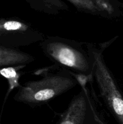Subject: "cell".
Segmentation results:
<instances>
[{
    "label": "cell",
    "instance_id": "cell-8",
    "mask_svg": "<svg viewBox=\"0 0 123 124\" xmlns=\"http://www.w3.org/2000/svg\"><path fill=\"white\" fill-rule=\"evenodd\" d=\"M99 9L103 13L105 18L113 19L121 15L123 4L118 0H93Z\"/></svg>",
    "mask_w": 123,
    "mask_h": 124
},
{
    "label": "cell",
    "instance_id": "cell-9",
    "mask_svg": "<svg viewBox=\"0 0 123 124\" xmlns=\"http://www.w3.org/2000/svg\"><path fill=\"white\" fill-rule=\"evenodd\" d=\"M25 67L26 66H13L0 69V76L7 80L9 87L6 99L12 90L20 87L19 79L20 78V73L19 70Z\"/></svg>",
    "mask_w": 123,
    "mask_h": 124
},
{
    "label": "cell",
    "instance_id": "cell-2",
    "mask_svg": "<svg viewBox=\"0 0 123 124\" xmlns=\"http://www.w3.org/2000/svg\"><path fill=\"white\" fill-rule=\"evenodd\" d=\"M35 74L42 77L20 85L13 97L16 102L37 107L79 85L76 74L55 65L40 69Z\"/></svg>",
    "mask_w": 123,
    "mask_h": 124
},
{
    "label": "cell",
    "instance_id": "cell-6",
    "mask_svg": "<svg viewBox=\"0 0 123 124\" xmlns=\"http://www.w3.org/2000/svg\"><path fill=\"white\" fill-rule=\"evenodd\" d=\"M35 58L19 48L0 46V69L13 66H26L33 62Z\"/></svg>",
    "mask_w": 123,
    "mask_h": 124
},
{
    "label": "cell",
    "instance_id": "cell-5",
    "mask_svg": "<svg viewBox=\"0 0 123 124\" xmlns=\"http://www.w3.org/2000/svg\"><path fill=\"white\" fill-rule=\"evenodd\" d=\"M44 34L26 21L18 18H0V46L19 48L39 43Z\"/></svg>",
    "mask_w": 123,
    "mask_h": 124
},
{
    "label": "cell",
    "instance_id": "cell-10",
    "mask_svg": "<svg viewBox=\"0 0 123 124\" xmlns=\"http://www.w3.org/2000/svg\"><path fill=\"white\" fill-rule=\"evenodd\" d=\"M78 11L87 14L104 18L103 13L99 9L93 0H67Z\"/></svg>",
    "mask_w": 123,
    "mask_h": 124
},
{
    "label": "cell",
    "instance_id": "cell-3",
    "mask_svg": "<svg viewBox=\"0 0 123 124\" xmlns=\"http://www.w3.org/2000/svg\"><path fill=\"white\" fill-rule=\"evenodd\" d=\"M84 44L58 36H47L39 46L54 65L76 75L90 76L92 63Z\"/></svg>",
    "mask_w": 123,
    "mask_h": 124
},
{
    "label": "cell",
    "instance_id": "cell-1",
    "mask_svg": "<svg viewBox=\"0 0 123 124\" xmlns=\"http://www.w3.org/2000/svg\"><path fill=\"white\" fill-rule=\"evenodd\" d=\"M118 38L116 36L100 44L85 42L92 63L90 82L98 101H101L119 124H123V93L107 66L104 52Z\"/></svg>",
    "mask_w": 123,
    "mask_h": 124
},
{
    "label": "cell",
    "instance_id": "cell-7",
    "mask_svg": "<svg viewBox=\"0 0 123 124\" xmlns=\"http://www.w3.org/2000/svg\"><path fill=\"white\" fill-rule=\"evenodd\" d=\"M34 10L47 15H57L68 10L62 0H24Z\"/></svg>",
    "mask_w": 123,
    "mask_h": 124
},
{
    "label": "cell",
    "instance_id": "cell-4",
    "mask_svg": "<svg viewBox=\"0 0 123 124\" xmlns=\"http://www.w3.org/2000/svg\"><path fill=\"white\" fill-rule=\"evenodd\" d=\"M80 90L73 97L57 124H106L97 107L90 76L76 75Z\"/></svg>",
    "mask_w": 123,
    "mask_h": 124
}]
</instances>
